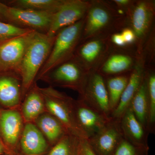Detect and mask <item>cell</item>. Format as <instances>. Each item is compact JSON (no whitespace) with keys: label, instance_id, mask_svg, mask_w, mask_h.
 <instances>
[{"label":"cell","instance_id":"obj_29","mask_svg":"<svg viewBox=\"0 0 155 155\" xmlns=\"http://www.w3.org/2000/svg\"><path fill=\"white\" fill-rule=\"evenodd\" d=\"M78 155H97L90 145L88 140L81 139Z\"/></svg>","mask_w":155,"mask_h":155},{"label":"cell","instance_id":"obj_7","mask_svg":"<svg viewBox=\"0 0 155 155\" xmlns=\"http://www.w3.org/2000/svg\"><path fill=\"white\" fill-rule=\"evenodd\" d=\"M80 98L107 119H111L105 80L99 72H91L83 94Z\"/></svg>","mask_w":155,"mask_h":155},{"label":"cell","instance_id":"obj_30","mask_svg":"<svg viewBox=\"0 0 155 155\" xmlns=\"http://www.w3.org/2000/svg\"><path fill=\"white\" fill-rule=\"evenodd\" d=\"M125 43L131 44L136 40V36L133 30L130 28H126L121 33Z\"/></svg>","mask_w":155,"mask_h":155},{"label":"cell","instance_id":"obj_5","mask_svg":"<svg viewBox=\"0 0 155 155\" xmlns=\"http://www.w3.org/2000/svg\"><path fill=\"white\" fill-rule=\"evenodd\" d=\"M35 31H32L0 44V73L14 72L20 75L22 58Z\"/></svg>","mask_w":155,"mask_h":155},{"label":"cell","instance_id":"obj_27","mask_svg":"<svg viewBox=\"0 0 155 155\" xmlns=\"http://www.w3.org/2000/svg\"><path fill=\"white\" fill-rule=\"evenodd\" d=\"M32 31L19 28L11 23L0 21V44L14 38L24 35Z\"/></svg>","mask_w":155,"mask_h":155},{"label":"cell","instance_id":"obj_3","mask_svg":"<svg viewBox=\"0 0 155 155\" xmlns=\"http://www.w3.org/2000/svg\"><path fill=\"white\" fill-rule=\"evenodd\" d=\"M91 72L87 71L75 57L51 69L40 79L50 86L71 89L82 96Z\"/></svg>","mask_w":155,"mask_h":155},{"label":"cell","instance_id":"obj_8","mask_svg":"<svg viewBox=\"0 0 155 155\" xmlns=\"http://www.w3.org/2000/svg\"><path fill=\"white\" fill-rule=\"evenodd\" d=\"M53 16V14L46 12L8 7L6 22L19 28L47 34L49 30Z\"/></svg>","mask_w":155,"mask_h":155},{"label":"cell","instance_id":"obj_4","mask_svg":"<svg viewBox=\"0 0 155 155\" xmlns=\"http://www.w3.org/2000/svg\"><path fill=\"white\" fill-rule=\"evenodd\" d=\"M39 90L43 97L45 107L50 114L58 119L69 133L80 138L87 139L75 120L72 108L73 98L51 86L39 87Z\"/></svg>","mask_w":155,"mask_h":155},{"label":"cell","instance_id":"obj_32","mask_svg":"<svg viewBox=\"0 0 155 155\" xmlns=\"http://www.w3.org/2000/svg\"><path fill=\"white\" fill-rule=\"evenodd\" d=\"M8 6L0 2V21L6 22V15Z\"/></svg>","mask_w":155,"mask_h":155},{"label":"cell","instance_id":"obj_10","mask_svg":"<svg viewBox=\"0 0 155 155\" xmlns=\"http://www.w3.org/2000/svg\"><path fill=\"white\" fill-rule=\"evenodd\" d=\"M123 138L119 120L111 118L101 130L87 140L97 155H113Z\"/></svg>","mask_w":155,"mask_h":155},{"label":"cell","instance_id":"obj_23","mask_svg":"<svg viewBox=\"0 0 155 155\" xmlns=\"http://www.w3.org/2000/svg\"><path fill=\"white\" fill-rule=\"evenodd\" d=\"M133 60L130 56L124 54H116L109 58L98 71L104 77L119 75L130 69Z\"/></svg>","mask_w":155,"mask_h":155},{"label":"cell","instance_id":"obj_24","mask_svg":"<svg viewBox=\"0 0 155 155\" xmlns=\"http://www.w3.org/2000/svg\"><path fill=\"white\" fill-rule=\"evenodd\" d=\"M129 78V76L124 75L110 76L107 77L106 79L105 78L111 114L119 104Z\"/></svg>","mask_w":155,"mask_h":155},{"label":"cell","instance_id":"obj_21","mask_svg":"<svg viewBox=\"0 0 155 155\" xmlns=\"http://www.w3.org/2000/svg\"><path fill=\"white\" fill-rule=\"evenodd\" d=\"M129 107L139 122L148 132V101L145 74L142 81L131 101Z\"/></svg>","mask_w":155,"mask_h":155},{"label":"cell","instance_id":"obj_15","mask_svg":"<svg viewBox=\"0 0 155 155\" xmlns=\"http://www.w3.org/2000/svg\"><path fill=\"white\" fill-rule=\"evenodd\" d=\"M21 136L19 152L22 155H44L48 151L44 136L33 123H26Z\"/></svg>","mask_w":155,"mask_h":155},{"label":"cell","instance_id":"obj_2","mask_svg":"<svg viewBox=\"0 0 155 155\" xmlns=\"http://www.w3.org/2000/svg\"><path fill=\"white\" fill-rule=\"evenodd\" d=\"M84 19L85 17L57 33L49 55L39 72L35 81L51 69L74 57L82 39Z\"/></svg>","mask_w":155,"mask_h":155},{"label":"cell","instance_id":"obj_11","mask_svg":"<svg viewBox=\"0 0 155 155\" xmlns=\"http://www.w3.org/2000/svg\"><path fill=\"white\" fill-rule=\"evenodd\" d=\"M22 116L16 110H0V137L6 152L18 151L17 144L22 131Z\"/></svg>","mask_w":155,"mask_h":155},{"label":"cell","instance_id":"obj_12","mask_svg":"<svg viewBox=\"0 0 155 155\" xmlns=\"http://www.w3.org/2000/svg\"><path fill=\"white\" fill-rule=\"evenodd\" d=\"M154 5L150 1H140L134 5L130 11L131 29L138 41L139 52L143 40L149 32L155 15Z\"/></svg>","mask_w":155,"mask_h":155},{"label":"cell","instance_id":"obj_34","mask_svg":"<svg viewBox=\"0 0 155 155\" xmlns=\"http://www.w3.org/2000/svg\"><path fill=\"white\" fill-rule=\"evenodd\" d=\"M4 155H22L19 151L6 152L4 153Z\"/></svg>","mask_w":155,"mask_h":155},{"label":"cell","instance_id":"obj_13","mask_svg":"<svg viewBox=\"0 0 155 155\" xmlns=\"http://www.w3.org/2000/svg\"><path fill=\"white\" fill-rule=\"evenodd\" d=\"M123 137L134 146L141 149L148 150L149 134L139 122L130 107L119 119Z\"/></svg>","mask_w":155,"mask_h":155},{"label":"cell","instance_id":"obj_22","mask_svg":"<svg viewBox=\"0 0 155 155\" xmlns=\"http://www.w3.org/2000/svg\"><path fill=\"white\" fill-rule=\"evenodd\" d=\"M64 0H11L6 2L5 5L15 8L55 13Z\"/></svg>","mask_w":155,"mask_h":155},{"label":"cell","instance_id":"obj_16","mask_svg":"<svg viewBox=\"0 0 155 155\" xmlns=\"http://www.w3.org/2000/svg\"><path fill=\"white\" fill-rule=\"evenodd\" d=\"M112 17L105 6L91 4L84 19L82 38L87 39L98 34L109 26Z\"/></svg>","mask_w":155,"mask_h":155},{"label":"cell","instance_id":"obj_25","mask_svg":"<svg viewBox=\"0 0 155 155\" xmlns=\"http://www.w3.org/2000/svg\"><path fill=\"white\" fill-rule=\"evenodd\" d=\"M81 139L67 134L44 155H78Z\"/></svg>","mask_w":155,"mask_h":155},{"label":"cell","instance_id":"obj_1","mask_svg":"<svg viewBox=\"0 0 155 155\" xmlns=\"http://www.w3.org/2000/svg\"><path fill=\"white\" fill-rule=\"evenodd\" d=\"M55 36L35 31L28 43L19 69L22 79V97L35 83L39 72L47 60Z\"/></svg>","mask_w":155,"mask_h":155},{"label":"cell","instance_id":"obj_17","mask_svg":"<svg viewBox=\"0 0 155 155\" xmlns=\"http://www.w3.org/2000/svg\"><path fill=\"white\" fill-rule=\"evenodd\" d=\"M144 76L143 70L137 66L129 75V80L120 98L119 104L112 112L111 118L119 120L130 107L134 97L141 84Z\"/></svg>","mask_w":155,"mask_h":155},{"label":"cell","instance_id":"obj_18","mask_svg":"<svg viewBox=\"0 0 155 155\" xmlns=\"http://www.w3.org/2000/svg\"><path fill=\"white\" fill-rule=\"evenodd\" d=\"M105 49V44L102 40L94 39L78 46L74 57L84 68L91 70L102 55Z\"/></svg>","mask_w":155,"mask_h":155},{"label":"cell","instance_id":"obj_14","mask_svg":"<svg viewBox=\"0 0 155 155\" xmlns=\"http://www.w3.org/2000/svg\"><path fill=\"white\" fill-rule=\"evenodd\" d=\"M22 97V79L14 72L0 73V105L12 108L18 105Z\"/></svg>","mask_w":155,"mask_h":155},{"label":"cell","instance_id":"obj_6","mask_svg":"<svg viewBox=\"0 0 155 155\" xmlns=\"http://www.w3.org/2000/svg\"><path fill=\"white\" fill-rule=\"evenodd\" d=\"M91 5L82 0H64L58 11L53 14L49 30L46 34L54 37L61 29L84 19Z\"/></svg>","mask_w":155,"mask_h":155},{"label":"cell","instance_id":"obj_9","mask_svg":"<svg viewBox=\"0 0 155 155\" xmlns=\"http://www.w3.org/2000/svg\"><path fill=\"white\" fill-rule=\"evenodd\" d=\"M72 108L78 125L87 140L101 130L110 119H107L81 98L72 99Z\"/></svg>","mask_w":155,"mask_h":155},{"label":"cell","instance_id":"obj_36","mask_svg":"<svg viewBox=\"0 0 155 155\" xmlns=\"http://www.w3.org/2000/svg\"><path fill=\"white\" fill-rule=\"evenodd\" d=\"M147 154L144 155H146Z\"/></svg>","mask_w":155,"mask_h":155},{"label":"cell","instance_id":"obj_19","mask_svg":"<svg viewBox=\"0 0 155 155\" xmlns=\"http://www.w3.org/2000/svg\"><path fill=\"white\" fill-rule=\"evenodd\" d=\"M35 120L37 126L52 146L69 133L62 123L51 114L43 113Z\"/></svg>","mask_w":155,"mask_h":155},{"label":"cell","instance_id":"obj_26","mask_svg":"<svg viewBox=\"0 0 155 155\" xmlns=\"http://www.w3.org/2000/svg\"><path fill=\"white\" fill-rule=\"evenodd\" d=\"M148 101V120L147 130L149 134L155 131V75L154 72L145 75Z\"/></svg>","mask_w":155,"mask_h":155},{"label":"cell","instance_id":"obj_28","mask_svg":"<svg viewBox=\"0 0 155 155\" xmlns=\"http://www.w3.org/2000/svg\"><path fill=\"white\" fill-rule=\"evenodd\" d=\"M147 150L137 147L124 138L113 155H144L147 154Z\"/></svg>","mask_w":155,"mask_h":155},{"label":"cell","instance_id":"obj_31","mask_svg":"<svg viewBox=\"0 0 155 155\" xmlns=\"http://www.w3.org/2000/svg\"><path fill=\"white\" fill-rule=\"evenodd\" d=\"M112 41L114 43L118 46H124L126 45L121 33H116L113 35Z\"/></svg>","mask_w":155,"mask_h":155},{"label":"cell","instance_id":"obj_35","mask_svg":"<svg viewBox=\"0 0 155 155\" xmlns=\"http://www.w3.org/2000/svg\"><path fill=\"white\" fill-rule=\"evenodd\" d=\"M0 142H1L2 143V140H1V137H0ZM2 144H3V143H2Z\"/></svg>","mask_w":155,"mask_h":155},{"label":"cell","instance_id":"obj_33","mask_svg":"<svg viewBox=\"0 0 155 155\" xmlns=\"http://www.w3.org/2000/svg\"><path fill=\"white\" fill-rule=\"evenodd\" d=\"M114 2L117 5L122 8L129 5L130 3V1L128 0H115Z\"/></svg>","mask_w":155,"mask_h":155},{"label":"cell","instance_id":"obj_20","mask_svg":"<svg viewBox=\"0 0 155 155\" xmlns=\"http://www.w3.org/2000/svg\"><path fill=\"white\" fill-rule=\"evenodd\" d=\"M25 95L22 105V114L24 119L29 122L35 120L42 114L45 106L42 95L35 83Z\"/></svg>","mask_w":155,"mask_h":155}]
</instances>
